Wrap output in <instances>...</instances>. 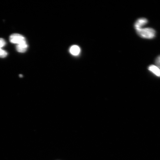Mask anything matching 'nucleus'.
I'll list each match as a JSON object with an SVG mask.
<instances>
[{
    "mask_svg": "<svg viewBox=\"0 0 160 160\" xmlns=\"http://www.w3.org/2000/svg\"><path fill=\"white\" fill-rule=\"evenodd\" d=\"M80 48L77 45H73L70 48V52L71 54L77 56L78 55L80 52Z\"/></svg>",
    "mask_w": 160,
    "mask_h": 160,
    "instance_id": "obj_6",
    "label": "nucleus"
},
{
    "mask_svg": "<svg viewBox=\"0 0 160 160\" xmlns=\"http://www.w3.org/2000/svg\"><path fill=\"white\" fill-rule=\"evenodd\" d=\"M6 45V42L4 39L2 38H0V48L5 46Z\"/></svg>",
    "mask_w": 160,
    "mask_h": 160,
    "instance_id": "obj_9",
    "label": "nucleus"
},
{
    "mask_svg": "<svg viewBox=\"0 0 160 160\" xmlns=\"http://www.w3.org/2000/svg\"><path fill=\"white\" fill-rule=\"evenodd\" d=\"M28 45L27 43H25L17 45L16 49L17 51L20 53H24L27 51Z\"/></svg>",
    "mask_w": 160,
    "mask_h": 160,
    "instance_id": "obj_5",
    "label": "nucleus"
},
{
    "mask_svg": "<svg viewBox=\"0 0 160 160\" xmlns=\"http://www.w3.org/2000/svg\"><path fill=\"white\" fill-rule=\"evenodd\" d=\"M155 63L156 66H157L160 68V55L157 57L155 61Z\"/></svg>",
    "mask_w": 160,
    "mask_h": 160,
    "instance_id": "obj_8",
    "label": "nucleus"
},
{
    "mask_svg": "<svg viewBox=\"0 0 160 160\" xmlns=\"http://www.w3.org/2000/svg\"><path fill=\"white\" fill-rule=\"evenodd\" d=\"M9 40L11 43L17 45L27 43L25 37L18 33L13 34L10 36Z\"/></svg>",
    "mask_w": 160,
    "mask_h": 160,
    "instance_id": "obj_2",
    "label": "nucleus"
},
{
    "mask_svg": "<svg viewBox=\"0 0 160 160\" xmlns=\"http://www.w3.org/2000/svg\"><path fill=\"white\" fill-rule=\"evenodd\" d=\"M148 70L157 77H160V68L155 65H151L148 68Z\"/></svg>",
    "mask_w": 160,
    "mask_h": 160,
    "instance_id": "obj_4",
    "label": "nucleus"
},
{
    "mask_svg": "<svg viewBox=\"0 0 160 160\" xmlns=\"http://www.w3.org/2000/svg\"><path fill=\"white\" fill-rule=\"evenodd\" d=\"M7 55L8 53L7 52L0 48V58H4L7 57Z\"/></svg>",
    "mask_w": 160,
    "mask_h": 160,
    "instance_id": "obj_7",
    "label": "nucleus"
},
{
    "mask_svg": "<svg viewBox=\"0 0 160 160\" xmlns=\"http://www.w3.org/2000/svg\"><path fill=\"white\" fill-rule=\"evenodd\" d=\"M148 23V20L145 18H141L138 19L134 24V27L136 31L142 28V27L147 24Z\"/></svg>",
    "mask_w": 160,
    "mask_h": 160,
    "instance_id": "obj_3",
    "label": "nucleus"
},
{
    "mask_svg": "<svg viewBox=\"0 0 160 160\" xmlns=\"http://www.w3.org/2000/svg\"><path fill=\"white\" fill-rule=\"evenodd\" d=\"M138 35L144 39H152L154 38L156 36L155 30L152 28H142L137 31Z\"/></svg>",
    "mask_w": 160,
    "mask_h": 160,
    "instance_id": "obj_1",
    "label": "nucleus"
}]
</instances>
